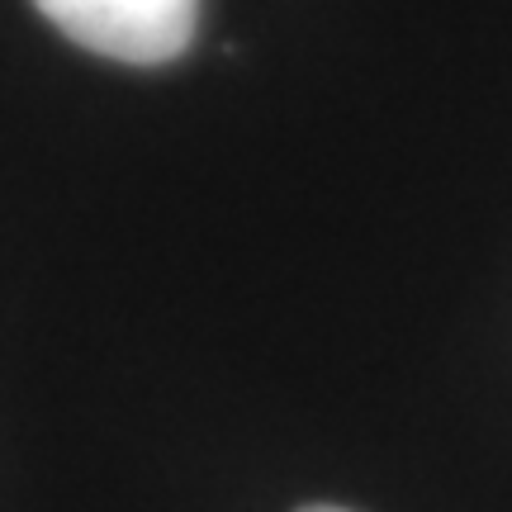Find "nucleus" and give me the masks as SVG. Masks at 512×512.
<instances>
[{
    "label": "nucleus",
    "mask_w": 512,
    "mask_h": 512,
    "mask_svg": "<svg viewBox=\"0 0 512 512\" xmlns=\"http://www.w3.org/2000/svg\"><path fill=\"white\" fill-rule=\"evenodd\" d=\"M304 512H347V508H304Z\"/></svg>",
    "instance_id": "2"
},
{
    "label": "nucleus",
    "mask_w": 512,
    "mask_h": 512,
    "mask_svg": "<svg viewBox=\"0 0 512 512\" xmlns=\"http://www.w3.org/2000/svg\"><path fill=\"white\" fill-rule=\"evenodd\" d=\"M62 34L128 67H157L190 48L200 0H34Z\"/></svg>",
    "instance_id": "1"
}]
</instances>
